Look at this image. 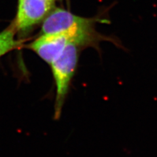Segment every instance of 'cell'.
<instances>
[{"label": "cell", "mask_w": 157, "mask_h": 157, "mask_svg": "<svg viewBox=\"0 0 157 157\" xmlns=\"http://www.w3.org/2000/svg\"><path fill=\"white\" fill-rule=\"evenodd\" d=\"M81 47L76 43H70L50 64L56 86L55 117L56 119L61 115L71 81L77 69Z\"/></svg>", "instance_id": "6da1fadb"}, {"label": "cell", "mask_w": 157, "mask_h": 157, "mask_svg": "<svg viewBox=\"0 0 157 157\" xmlns=\"http://www.w3.org/2000/svg\"><path fill=\"white\" fill-rule=\"evenodd\" d=\"M99 19L78 17L60 8L52 9L43 20L41 34L69 32L78 35L95 31L94 24Z\"/></svg>", "instance_id": "7a4b0ae2"}, {"label": "cell", "mask_w": 157, "mask_h": 157, "mask_svg": "<svg viewBox=\"0 0 157 157\" xmlns=\"http://www.w3.org/2000/svg\"><path fill=\"white\" fill-rule=\"evenodd\" d=\"M72 42L82 47H86V41L83 36L69 32H60L41 34L29 44L28 47L50 65Z\"/></svg>", "instance_id": "3957f363"}, {"label": "cell", "mask_w": 157, "mask_h": 157, "mask_svg": "<svg viewBox=\"0 0 157 157\" xmlns=\"http://www.w3.org/2000/svg\"><path fill=\"white\" fill-rule=\"evenodd\" d=\"M55 0H23L18 5L15 28L26 33L32 28L47 16L53 8Z\"/></svg>", "instance_id": "277c9868"}, {"label": "cell", "mask_w": 157, "mask_h": 157, "mask_svg": "<svg viewBox=\"0 0 157 157\" xmlns=\"http://www.w3.org/2000/svg\"><path fill=\"white\" fill-rule=\"evenodd\" d=\"M14 27L0 32V58L21 47L22 41L16 39Z\"/></svg>", "instance_id": "5b68a950"}, {"label": "cell", "mask_w": 157, "mask_h": 157, "mask_svg": "<svg viewBox=\"0 0 157 157\" xmlns=\"http://www.w3.org/2000/svg\"><path fill=\"white\" fill-rule=\"evenodd\" d=\"M23 0H18V5L21 4Z\"/></svg>", "instance_id": "8992f818"}]
</instances>
